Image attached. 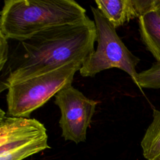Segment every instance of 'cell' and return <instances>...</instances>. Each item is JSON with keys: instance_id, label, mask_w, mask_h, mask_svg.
Returning a JSON list of instances; mask_svg holds the SVG:
<instances>
[{"instance_id": "1", "label": "cell", "mask_w": 160, "mask_h": 160, "mask_svg": "<svg viewBox=\"0 0 160 160\" xmlns=\"http://www.w3.org/2000/svg\"><path fill=\"white\" fill-rule=\"evenodd\" d=\"M96 27L94 20L46 29L15 41L1 71V92L29 78L57 69L74 61L84 62L94 51Z\"/></svg>"}, {"instance_id": "2", "label": "cell", "mask_w": 160, "mask_h": 160, "mask_svg": "<svg viewBox=\"0 0 160 160\" xmlns=\"http://www.w3.org/2000/svg\"><path fill=\"white\" fill-rule=\"evenodd\" d=\"M88 17L86 10L73 0H5L1 11L0 32L9 40L20 41Z\"/></svg>"}, {"instance_id": "3", "label": "cell", "mask_w": 160, "mask_h": 160, "mask_svg": "<svg viewBox=\"0 0 160 160\" xmlns=\"http://www.w3.org/2000/svg\"><path fill=\"white\" fill-rule=\"evenodd\" d=\"M82 63L74 61L11 85L6 94L7 114L30 118L33 111L42 107L61 89L72 84Z\"/></svg>"}, {"instance_id": "4", "label": "cell", "mask_w": 160, "mask_h": 160, "mask_svg": "<svg viewBox=\"0 0 160 160\" xmlns=\"http://www.w3.org/2000/svg\"><path fill=\"white\" fill-rule=\"evenodd\" d=\"M91 9L96 27L97 48L83 62L80 74L94 77L104 70L116 68L126 72L136 83V66L141 59L129 50L98 9L92 6Z\"/></svg>"}, {"instance_id": "5", "label": "cell", "mask_w": 160, "mask_h": 160, "mask_svg": "<svg viewBox=\"0 0 160 160\" xmlns=\"http://www.w3.org/2000/svg\"><path fill=\"white\" fill-rule=\"evenodd\" d=\"M47 130L34 118L8 116L0 109V160H23L51 147Z\"/></svg>"}, {"instance_id": "6", "label": "cell", "mask_w": 160, "mask_h": 160, "mask_svg": "<svg viewBox=\"0 0 160 160\" xmlns=\"http://www.w3.org/2000/svg\"><path fill=\"white\" fill-rule=\"evenodd\" d=\"M54 97V104L61 112V136L76 144L85 142L98 102L87 98L71 84L61 89Z\"/></svg>"}, {"instance_id": "7", "label": "cell", "mask_w": 160, "mask_h": 160, "mask_svg": "<svg viewBox=\"0 0 160 160\" xmlns=\"http://www.w3.org/2000/svg\"><path fill=\"white\" fill-rule=\"evenodd\" d=\"M97 8L116 29L154 11V0H96Z\"/></svg>"}, {"instance_id": "8", "label": "cell", "mask_w": 160, "mask_h": 160, "mask_svg": "<svg viewBox=\"0 0 160 160\" xmlns=\"http://www.w3.org/2000/svg\"><path fill=\"white\" fill-rule=\"evenodd\" d=\"M142 42L157 62H160V16L151 11L138 19Z\"/></svg>"}, {"instance_id": "9", "label": "cell", "mask_w": 160, "mask_h": 160, "mask_svg": "<svg viewBox=\"0 0 160 160\" xmlns=\"http://www.w3.org/2000/svg\"><path fill=\"white\" fill-rule=\"evenodd\" d=\"M142 154L147 160H160V110L154 109L152 120L141 142Z\"/></svg>"}, {"instance_id": "10", "label": "cell", "mask_w": 160, "mask_h": 160, "mask_svg": "<svg viewBox=\"0 0 160 160\" xmlns=\"http://www.w3.org/2000/svg\"><path fill=\"white\" fill-rule=\"evenodd\" d=\"M135 84L140 89H160V62L156 61L149 69L139 72Z\"/></svg>"}, {"instance_id": "11", "label": "cell", "mask_w": 160, "mask_h": 160, "mask_svg": "<svg viewBox=\"0 0 160 160\" xmlns=\"http://www.w3.org/2000/svg\"><path fill=\"white\" fill-rule=\"evenodd\" d=\"M8 39L0 32V71H1L7 63L10 52Z\"/></svg>"}, {"instance_id": "12", "label": "cell", "mask_w": 160, "mask_h": 160, "mask_svg": "<svg viewBox=\"0 0 160 160\" xmlns=\"http://www.w3.org/2000/svg\"><path fill=\"white\" fill-rule=\"evenodd\" d=\"M154 11L160 16V0H154Z\"/></svg>"}]
</instances>
